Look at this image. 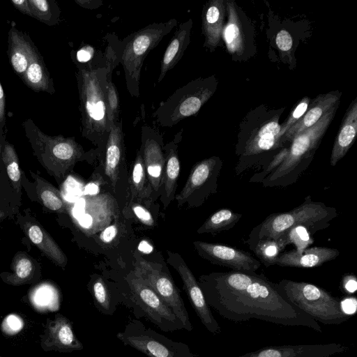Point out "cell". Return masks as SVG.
Returning <instances> with one entry per match:
<instances>
[{"label":"cell","mask_w":357,"mask_h":357,"mask_svg":"<svg viewBox=\"0 0 357 357\" xmlns=\"http://www.w3.org/2000/svg\"><path fill=\"white\" fill-rule=\"evenodd\" d=\"M340 96L338 91L318 96L303 116L282 137L280 145L291 142L300 132L314 126L331 107L339 104Z\"/></svg>","instance_id":"44dd1931"},{"label":"cell","mask_w":357,"mask_h":357,"mask_svg":"<svg viewBox=\"0 0 357 357\" xmlns=\"http://www.w3.org/2000/svg\"><path fill=\"white\" fill-rule=\"evenodd\" d=\"M183 131V130H181L177 132L174 139L165 144L163 148L165 160L161 190V200L165 209L167 208L171 202L175 198L177 180L181 169L178 155V143L182 139Z\"/></svg>","instance_id":"ffe728a7"},{"label":"cell","mask_w":357,"mask_h":357,"mask_svg":"<svg viewBox=\"0 0 357 357\" xmlns=\"http://www.w3.org/2000/svg\"><path fill=\"white\" fill-rule=\"evenodd\" d=\"M82 137L104 150L111 126L107 97L108 64L105 54L86 64L77 63Z\"/></svg>","instance_id":"7a4b0ae2"},{"label":"cell","mask_w":357,"mask_h":357,"mask_svg":"<svg viewBox=\"0 0 357 357\" xmlns=\"http://www.w3.org/2000/svg\"><path fill=\"white\" fill-rule=\"evenodd\" d=\"M357 302L354 297H349L341 301V307L343 312L349 316L356 311Z\"/></svg>","instance_id":"ee69618b"},{"label":"cell","mask_w":357,"mask_h":357,"mask_svg":"<svg viewBox=\"0 0 357 357\" xmlns=\"http://www.w3.org/2000/svg\"><path fill=\"white\" fill-rule=\"evenodd\" d=\"M223 165L218 156H212L197 162L180 193L175 198L179 206L193 197L196 206L201 205L218 190V178Z\"/></svg>","instance_id":"7c38bea8"},{"label":"cell","mask_w":357,"mask_h":357,"mask_svg":"<svg viewBox=\"0 0 357 357\" xmlns=\"http://www.w3.org/2000/svg\"><path fill=\"white\" fill-rule=\"evenodd\" d=\"M167 252L169 256L167 261L178 273L190 303L202 324L212 334H219L221 332V328L213 315L195 275L178 253L169 251Z\"/></svg>","instance_id":"4fadbf2b"},{"label":"cell","mask_w":357,"mask_h":357,"mask_svg":"<svg viewBox=\"0 0 357 357\" xmlns=\"http://www.w3.org/2000/svg\"><path fill=\"white\" fill-rule=\"evenodd\" d=\"M198 282L209 307L226 319L239 322L255 319L322 333L318 322L287 302L276 283L264 274L213 272L201 275Z\"/></svg>","instance_id":"6da1fadb"},{"label":"cell","mask_w":357,"mask_h":357,"mask_svg":"<svg viewBox=\"0 0 357 357\" xmlns=\"http://www.w3.org/2000/svg\"><path fill=\"white\" fill-rule=\"evenodd\" d=\"M116 337L125 346L130 347L148 357H195L188 345L169 339L153 329L146 327L137 319H132Z\"/></svg>","instance_id":"30bf717a"},{"label":"cell","mask_w":357,"mask_h":357,"mask_svg":"<svg viewBox=\"0 0 357 357\" xmlns=\"http://www.w3.org/2000/svg\"><path fill=\"white\" fill-rule=\"evenodd\" d=\"M18 223L26 237L43 255L58 266L64 268L66 266L68 259L66 255L34 218L29 214L20 216Z\"/></svg>","instance_id":"ac0fdd59"},{"label":"cell","mask_w":357,"mask_h":357,"mask_svg":"<svg viewBox=\"0 0 357 357\" xmlns=\"http://www.w3.org/2000/svg\"><path fill=\"white\" fill-rule=\"evenodd\" d=\"M276 44L282 51H289L292 47V38L290 33L286 30L280 31L276 36Z\"/></svg>","instance_id":"60d3db41"},{"label":"cell","mask_w":357,"mask_h":357,"mask_svg":"<svg viewBox=\"0 0 357 357\" xmlns=\"http://www.w3.org/2000/svg\"><path fill=\"white\" fill-rule=\"evenodd\" d=\"M89 289L94 305L101 314L113 315L119 304H126V298L120 289L114 290L102 277L94 278Z\"/></svg>","instance_id":"484cf974"},{"label":"cell","mask_w":357,"mask_h":357,"mask_svg":"<svg viewBox=\"0 0 357 357\" xmlns=\"http://www.w3.org/2000/svg\"><path fill=\"white\" fill-rule=\"evenodd\" d=\"M349 349L347 345L340 343L274 345L236 357H330Z\"/></svg>","instance_id":"e0dca14e"},{"label":"cell","mask_w":357,"mask_h":357,"mask_svg":"<svg viewBox=\"0 0 357 357\" xmlns=\"http://www.w3.org/2000/svg\"><path fill=\"white\" fill-rule=\"evenodd\" d=\"M192 20L181 23L176 28L162 56L160 63L158 82L160 83L167 73L172 69L181 60L190 40Z\"/></svg>","instance_id":"cb8c5ba5"},{"label":"cell","mask_w":357,"mask_h":357,"mask_svg":"<svg viewBox=\"0 0 357 357\" xmlns=\"http://www.w3.org/2000/svg\"><path fill=\"white\" fill-rule=\"evenodd\" d=\"M5 121V96L2 86L0 82V122Z\"/></svg>","instance_id":"7dc6e473"},{"label":"cell","mask_w":357,"mask_h":357,"mask_svg":"<svg viewBox=\"0 0 357 357\" xmlns=\"http://www.w3.org/2000/svg\"><path fill=\"white\" fill-rule=\"evenodd\" d=\"M31 17L51 24L52 12L50 3L47 0H28Z\"/></svg>","instance_id":"8d00e7d4"},{"label":"cell","mask_w":357,"mask_h":357,"mask_svg":"<svg viewBox=\"0 0 357 357\" xmlns=\"http://www.w3.org/2000/svg\"><path fill=\"white\" fill-rule=\"evenodd\" d=\"M131 210L137 219L142 224L153 227L154 220L151 213L143 206L138 203H132Z\"/></svg>","instance_id":"f35d334b"},{"label":"cell","mask_w":357,"mask_h":357,"mask_svg":"<svg viewBox=\"0 0 357 357\" xmlns=\"http://www.w3.org/2000/svg\"><path fill=\"white\" fill-rule=\"evenodd\" d=\"M248 244L259 261L266 266L274 265L275 260L287 245L282 238L259 240Z\"/></svg>","instance_id":"836d02e7"},{"label":"cell","mask_w":357,"mask_h":357,"mask_svg":"<svg viewBox=\"0 0 357 357\" xmlns=\"http://www.w3.org/2000/svg\"><path fill=\"white\" fill-rule=\"evenodd\" d=\"M22 79L35 91L54 92L52 80L37 49L31 57Z\"/></svg>","instance_id":"83f0119b"},{"label":"cell","mask_w":357,"mask_h":357,"mask_svg":"<svg viewBox=\"0 0 357 357\" xmlns=\"http://www.w3.org/2000/svg\"><path fill=\"white\" fill-rule=\"evenodd\" d=\"M36 47L22 32L11 28L8 33V58L10 63L21 78L24 74Z\"/></svg>","instance_id":"4316f807"},{"label":"cell","mask_w":357,"mask_h":357,"mask_svg":"<svg viewBox=\"0 0 357 357\" xmlns=\"http://www.w3.org/2000/svg\"><path fill=\"white\" fill-rule=\"evenodd\" d=\"M340 255L338 250L328 247H312L301 253L295 250L284 252L275 260L274 265L282 267L314 268L335 259Z\"/></svg>","instance_id":"d6986e66"},{"label":"cell","mask_w":357,"mask_h":357,"mask_svg":"<svg viewBox=\"0 0 357 357\" xmlns=\"http://www.w3.org/2000/svg\"><path fill=\"white\" fill-rule=\"evenodd\" d=\"M282 296L317 322L339 325L349 320L341 300L326 289L306 282L282 279L276 283Z\"/></svg>","instance_id":"52a82bcc"},{"label":"cell","mask_w":357,"mask_h":357,"mask_svg":"<svg viewBox=\"0 0 357 357\" xmlns=\"http://www.w3.org/2000/svg\"><path fill=\"white\" fill-rule=\"evenodd\" d=\"M124 135L122 120L113 123L104 149V172L113 186L118 180L120 167L124 157Z\"/></svg>","instance_id":"7402d4cb"},{"label":"cell","mask_w":357,"mask_h":357,"mask_svg":"<svg viewBox=\"0 0 357 357\" xmlns=\"http://www.w3.org/2000/svg\"><path fill=\"white\" fill-rule=\"evenodd\" d=\"M177 24L174 18L154 22L116 43L118 62L123 67L126 89L132 96H139L141 70L145 58Z\"/></svg>","instance_id":"8992f818"},{"label":"cell","mask_w":357,"mask_h":357,"mask_svg":"<svg viewBox=\"0 0 357 357\" xmlns=\"http://www.w3.org/2000/svg\"><path fill=\"white\" fill-rule=\"evenodd\" d=\"M310 103V98L308 97H304L299 103L294 107L289 117L287 119L285 122L280 126V131L279 134L280 142L282 137L285 132L294 126L305 113L308 109ZM281 146V145H280Z\"/></svg>","instance_id":"74e56055"},{"label":"cell","mask_w":357,"mask_h":357,"mask_svg":"<svg viewBox=\"0 0 357 357\" xmlns=\"http://www.w3.org/2000/svg\"><path fill=\"white\" fill-rule=\"evenodd\" d=\"M216 84L214 77H199L178 88L160 102L154 112L155 123L160 127L172 128L195 115L213 94Z\"/></svg>","instance_id":"9c48e42d"},{"label":"cell","mask_w":357,"mask_h":357,"mask_svg":"<svg viewBox=\"0 0 357 357\" xmlns=\"http://www.w3.org/2000/svg\"><path fill=\"white\" fill-rule=\"evenodd\" d=\"M337 106L331 107L314 126L292 139L290 147L284 150L282 162L261 181L264 187L285 188L297 181L311 163Z\"/></svg>","instance_id":"3957f363"},{"label":"cell","mask_w":357,"mask_h":357,"mask_svg":"<svg viewBox=\"0 0 357 357\" xmlns=\"http://www.w3.org/2000/svg\"><path fill=\"white\" fill-rule=\"evenodd\" d=\"M22 126L33 155L59 184L65 180L77 162L87 156L74 137L48 135L31 119L24 121Z\"/></svg>","instance_id":"5b68a950"},{"label":"cell","mask_w":357,"mask_h":357,"mask_svg":"<svg viewBox=\"0 0 357 357\" xmlns=\"http://www.w3.org/2000/svg\"><path fill=\"white\" fill-rule=\"evenodd\" d=\"M227 8L224 0L208 2L202 12V31L205 37L204 46L213 51L220 43Z\"/></svg>","instance_id":"603a6c76"},{"label":"cell","mask_w":357,"mask_h":357,"mask_svg":"<svg viewBox=\"0 0 357 357\" xmlns=\"http://www.w3.org/2000/svg\"><path fill=\"white\" fill-rule=\"evenodd\" d=\"M118 229L116 225H112L105 228L100 235V240L106 243L112 242L116 237Z\"/></svg>","instance_id":"b9f144b4"},{"label":"cell","mask_w":357,"mask_h":357,"mask_svg":"<svg viewBox=\"0 0 357 357\" xmlns=\"http://www.w3.org/2000/svg\"><path fill=\"white\" fill-rule=\"evenodd\" d=\"M75 2L81 7L87 9H96L102 5L100 0H75Z\"/></svg>","instance_id":"bcb514c9"},{"label":"cell","mask_w":357,"mask_h":357,"mask_svg":"<svg viewBox=\"0 0 357 357\" xmlns=\"http://www.w3.org/2000/svg\"><path fill=\"white\" fill-rule=\"evenodd\" d=\"M139 250L142 252L149 253L153 248L146 241H142L139 245Z\"/></svg>","instance_id":"c3c4849f"},{"label":"cell","mask_w":357,"mask_h":357,"mask_svg":"<svg viewBox=\"0 0 357 357\" xmlns=\"http://www.w3.org/2000/svg\"><path fill=\"white\" fill-rule=\"evenodd\" d=\"M135 257L134 273L171 308L181 321L183 329L192 331L193 327L183 300L169 273L160 264L146 261L139 255Z\"/></svg>","instance_id":"8fae6325"},{"label":"cell","mask_w":357,"mask_h":357,"mask_svg":"<svg viewBox=\"0 0 357 357\" xmlns=\"http://www.w3.org/2000/svg\"><path fill=\"white\" fill-rule=\"evenodd\" d=\"M130 184L133 200L147 202L151 197L153 191L146 176L141 148L138 150L132 166Z\"/></svg>","instance_id":"4dcf8cb0"},{"label":"cell","mask_w":357,"mask_h":357,"mask_svg":"<svg viewBox=\"0 0 357 357\" xmlns=\"http://www.w3.org/2000/svg\"><path fill=\"white\" fill-rule=\"evenodd\" d=\"M7 216V213L5 211H0V221L3 220Z\"/></svg>","instance_id":"681fc988"},{"label":"cell","mask_w":357,"mask_h":357,"mask_svg":"<svg viewBox=\"0 0 357 357\" xmlns=\"http://www.w3.org/2000/svg\"><path fill=\"white\" fill-rule=\"evenodd\" d=\"M227 22L223 27L222 36L227 48L231 54H241L244 50L241 24L233 2L227 3Z\"/></svg>","instance_id":"1f68e13d"},{"label":"cell","mask_w":357,"mask_h":357,"mask_svg":"<svg viewBox=\"0 0 357 357\" xmlns=\"http://www.w3.org/2000/svg\"><path fill=\"white\" fill-rule=\"evenodd\" d=\"M313 234L305 226H297L290 229L284 236L287 244L293 243L297 252L301 253L314 240L312 238Z\"/></svg>","instance_id":"d590c367"},{"label":"cell","mask_w":357,"mask_h":357,"mask_svg":"<svg viewBox=\"0 0 357 357\" xmlns=\"http://www.w3.org/2000/svg\"><path fill=\"white\" fill-rule=\"evenodd\" d=\"M35 181V190L39 202L47 209L59 213H66L67 204L60 191L47 181L30 171Z\"/></svg>","instance_id":"f546056e"},{"label":"cell","mask_w":357,"mask_h":357,"mask_svg":"<svg viewBox=\"0 0 357 357\" xmlns=\"http://www.w3.org/2000/svg\"><path fill=\"white\" fill-rule=\"evenodd\" d=\"M2 160L6 166L7 174L15 191L21 190L22 173L19 166V159L15 148L12 144L6 142L2 153Z\"/></svg>","instance_id":"e575fe53"},{"label":"cell","mask_w":357,"mask_h":357,"mask_svg":"<svg viewBox=\"0 0 357 357\" xmlns=\"http://www.w3.org/2000/svg\"><path fill=\"white\" fill-rule=\"evenodd\" d=\"M119 289L136 319L144 317L165 332L183 329L171 308L132 271L124 277Z\"/></svg>","instance_id":"ba28073f"},{"label":"cell","mask_w":357,"mask_h":357,"mask_svg":"<svg viewBox=\"0 0 357 357\" xmlns=\"http://www.w3.org/2000/svg\"><path fill=\"white\" fill-rule=\"evenodd\" d=\"M40 346L45 351L61 353L80 351L84 348L75 333L73 323L61 313H56L53 319H47L40 335Z\"/></svg>","instance_id":"2e32d148"},{"label":"cell","mask_w":357,"mask_h":357,"mask_svg":"<svg viewBox=\"0 0 357 357\" xmlns=\"http://www.w3.org/2000/svg\"><path fill=\"white\" fill-rule=\"evenodd\" d=\"M199 256L211 263L237 272H256L261 263L248 252L228 245L194 241Z\"/></svg>","instance_id":"5bb4252c"},{"label":"cell","mask_w":357,"mask_h":357,"mask_svg":"<svg viewBox=\"0 0 357 357\" xmlns=\"http://www.w3.org/2000/svg\"><path fill=\"white\" fill-rule=\"evenodd\" d=\"M342 286L347 292L349 294L354 293L357 289L356 276L353 274L345 275L342 278Z\"/></svg>","instance_id":"7bdbcfd3"},{"label":"cell","mask_w":357,"mask_h":357,"mask_svg":"<svg viewBox=\"0 0 357 357\" xmlns=\"http://www.w3.org/2000/svg\"><path fill=\"white\" fill-rule=\"evenodd\" d=\"M242 218V214L229 208H221L209 216L197 229L198 234H217L233 228Z\"/></svg>","instance_id":"d6a6232c"},{"label":"cell","mask_w":357,"mask_h":357,"mask_svg":"<svg viewBox=\"0 0 357 357\" xmlns=\"http://www.w3.org/2000/svg\"><path fill=\"white\" fill-rule=\"evenodd\" d=\"M0 357H1V356H0Z\"/></svg>","instance_id":"f907efd6"},{"label":"cell","mask_w":357,"mask_h":357,"mask_svg":"<svg viewBox=\"0 0 357 357\" xmlns=\"http://www.w3.org/2000/svg\"><path fill=\"white\" fill-rule=\"evenodd\" d=\"M141 137L140 148L148 181L153 194H161L165 160L162 135L155 128L144 125Z\"/></svg>","instance_id":"9a60e30c"},{"label":"cell","mask_w":357,"mask_h":357,"mask_svg":"<svg viewBox=\"0 0 357 357\" xmlns=\"http://www.w3.org/2000/svg\"><path fill=\"white\" fill-rule=\"evenodd\" d=\"M357 134V98L351 103L335 139L330 164L335 166L354 144Z\"/></svg>","instance_id":"d4e9b609"},{"label":"cell","mask_w":357,"mask_h":357,"mask_svg":"<svg viewBox=\"0 0 357 357\" xmlns=\"http://www.w3.org/2000/svg\"><path fill=\"white\" fill-rule=\"evenodd\" d=\"M12 273H3L1 277L8 284L19 286L33 281L36 266L33 259L24 252H17L11 263Z\"/></svg>","instance_id":"f1b7e54d"},{"label":"cell","mask_w":357,"mask_h":357,"mask_svg":"<svg viewBox=\"0 0 357 357\" xmlns=\"http://www.w3.org/2000/svg\"><path fill=\"white\" fill-rule=\"evenodd\" d=\"M338 213L334 207L314 202L310 195L291 211L269 215L252 229L247 243L263 239H278L297 226H305L314 233L325 229Z\"/></svg>","instance_id":"277c9868"},{"label":"cell","mask_w":357,"mask_h":357,"mask_svg":"<svg viewBox=\"0 0 357 357\" xmlns=\"http://www.w3.org/2000/svg\"><path fill=\"white\" fill-rule=\"evenodd\" d=\"M11 3L21 13L31 17L28 0H11Z\"/></svg>","instance_id":"f6af8a7d"},{"label":"cell","mask_w":357,"mask_h":357,"mask_svg":"<svg viewBox=\"0 0 357 357\" xmlns=\"http://www.w3.org/2000/svg\"><path fill=\"white\" fill-rule=\"evenodd\" d=\"M95 49L86 44L82 47L76 53V61L79 64H86L91 62L95 56Z\"/></svg>","instance_id":"ab89813d"}]
</instances>
